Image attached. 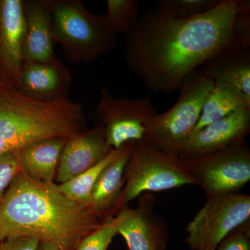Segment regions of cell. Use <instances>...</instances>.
<instances>
[{
  "mask_svg": "<svg viewBox=\"0 0 250 250\" xmlns=\"http://www.w3.org/2000/svg\"><path fill=\"white\" fill-rule=\"evenodd\" d=\"M67 140L63 137L40 140L14 152L21 171L34 180L53 183Z\"/></svg>",
  "mask_w": 250,
  "mask_h": 250,
  "instance_id": "17",
  "label": "cell"
},
{
  "mask_svg": "<svg viewBox=\"0 0 250 250\" xmlns=\"http://www.w3.org/2000/svg\"><path fill=\"white\" fill-rule=\"evenodd\" d=\"M88 129L83 106L70 99L42 103L15 87L0 86V156L40 140Z\"/></svg>",
  "mask_w": 250,
  "mask_h": 250,
  "instance_id": "3",
  "label": "cell"
},
{
  "mask_svg": "<svg viewBox=\"0 0 250 250\" xmlns=\"http://www.w3.org/2000/svg\"><path fill=\"white\" fill-rule=\"evenodd\" d=\"M22 0H0V86L17 85L24 59Z\"/></svg>",
  "mask_w": 250,
  "mask_h": 250,
  "instance_id": "10",
  "label": "cell"
},
{
  "mask_svg": "<svg viewBox=\"0 0 250 250\" xmlns=\"http://www.w3.org/2000/svg\"><path fill=\"white\" fill-rule=\"evenodd\" d=\"M241 0H220L187 19L156 9L141 14L126 34L125 62L153 93L179 90L188 75L233 44V20Z\"/></svg>",
  "mask_w": 250,
  "mask_h": 250,
  "instance_id": "1",
  "label": "cell"
},
{
  "mask_svg": "<svg viewBox=\"0 0 250 250\" xmlns=\"http://www.w3.org/2000/svg\"><path fill=\"white\" fill-rule=\"evenodd\" d=\"M1 240L0 239V243H1Z\"/></svg>",
  "mask_w": 250,
  "mask_h": 250,
  "instance_id": "29",
  "label": "cell"
},
{
  "mask_svg": "<svg viewBox=\"0 0 250 250\" xmlns=\"http://www.w3.org/2000/svg\"><path fill=\"white\" fill-rule=\"evenodd\" d=\"M40 241L29 236L9 237L1 241L0 250H38Z\"/></svg>",
  "mask_w": 250,
  "mask_h": 250,
  "instance_id": "27",
  "label": "cell"
},
{
  "mask_svg": "<svg viewBox=\"0 0 250 250\" xmlns=\"http://www.w3.org/2000/svg\"><path fill=\"white\" fill-rule=\"evenodd\" d=\"M93 210L65 196L58 185L16 176L0 202V239L29 236L75 250L101 225Z\"/></svg>",
  "mask_w": 250,
  "mask_h": 250,
  "instance_id": "2",
  "label": "cell"
},
{
  "mask_svg": "<svg viewBox=\"0 0 250 250\" xmlns=\"http://www.w3.org/2000/svg\"><path fill=\"white\" fill-rule=\"evenodd\" d=\"M21 171L17 158L14 152L0 156V202L11 182Z\"/></svg>",
  "mask_w": 250,
  "mask_h": 250,
  "instance_id": "25",
  "label": "cell"
},
{
  "mask_svg": "<svg viewBox=\"0 0 250 250\" xmlns=\"http://www.w3.org/2000/svg\"><path fill=\"white\" fill-rule=\"evenodd\" d=\"M180 159L208 197L234 193L250 179V152L245 141L218 152Z\"/></svg>",
  "mask_w": 250,
  "mask_h": 250,
  "instance_id": "8",
  "label": "cell"
},
{
  "mask_svg": "<svg viewBox=\"0 0 250 250\" xmlns=\"http://www.w3.org/2000/svg\"><path fill=\"white\" fill-rule=\"evenodd\" d=\"M220 0H158L156 10L178 19H187L205 14L219 4Z\"/></svg>",
  "mask_w": 250,
  "mask_h": 250,
  "instance_id": "22",
  "label": "cell"
},
{
  "mask_svg": "<svg viewBox=\"0 0 250 250\" xmlns=\"http://www.w3.org/2000/svg\"><path fill=\"white\" fill-rule=\"evenodd\" d=\"M136 143L130 141L122 146L116 159L105 167L95 182L88 208L100 218L118 205L124 186L125 169Z\"/></svg>",
  "mask_w": 250,
  "mask_h": 250,
  "instance_id": "18",
  "label": "cell"
},
{
  "mask_svg": "<svg viewBox=\"0 0 250 250\" xmlns=\"http://www.w3.org/2000/svg\"><path fill=\"white\" fill-rule=\"evenodd\" d=\"M125 170V186L117 207H124L143 192L197 185L179 157L161 152L145 140L135 144Z\"/></svg>",
  "mask_w": 250,
  "mask_h": 250,
  "instance_id": "6",
  "label": "cell"
},
{
  "mask_svg": "<svg viewBox=\"0 0 250 250\" xmlns=\"http://www.w3.org/2000/svg\"><path fill=\"white\" fill-rule=\"evenodd\" d=\"M52 20L54 43L72 63H89L117 47L104 15L90 12L81 0H52Z\"/></svg>",
  "mask_w": 250,
  "mask_h": 250,
  "instance_id": "4",
  "label": "cell"
},
{
  "mask_svg": "<svg viewBox=\"0 0 250 250\" xmlns=\"http://www.w3.org/2000/svg\"><path fill=\"white\" fill-rule=\"evenodd\" d=\"M112 149L106 142L103 128L98 125L73 135L62 149L57 180L61 184L75 178L103 161Z\"/></svg>",
  "mask_w": 250,
  "mask_h": 250,
  "instance_id": "13",
  "label": "cell"
},
{
  "mask_svg": "<svg viewBox=\"0 0 250 250\" xmlns=\"http://www.w3.org/2000/svg\"><path fill=\"white\" fill-rule=\"evenodd\" d=\"M157 113L149 98H116L103 88L93 116L103 128L108 146L117 149L130 141H142L146 122Z\"/></svg>",
  "mask_w": 250,
  "mask_h": 250,
  "instance_id": "9",
  "label": "cell"
},
{
  "mask_svg": "<svg viewBox=\"0 0 250 250\" xmlns=\"http://www.w3.org/2000/svg\"><path fill=\"white\" fill-rule=\"evenodd\" d=\"M106 22L115 34L128 32L139 21L141 9L137 0H106Z\"/></svg>",
  "mask_w": 250,
  "mask_h": 250,
  "instance_id": "21",
  "label": "cell"
},
{
  "mask_svg": "<svg viewBox=\"0 0 250 250\" xmlns=\"http://www.w3.org/2000/svg\"><path fill=\"white\" fill-rule=\"evenodd\" d=\"M241 228L225 237L216 250H250L249 236L247 231Z\"/></svg>",
  "mask_w": 250,
  "mask_h": 250,
  "instance_id": "26",
  "label": "cell"
},
{
  "mask_svg": "<svg viewBox=\"0 0 250 250\" xmlns=\"http://www.w3.org/2000/svg\"><path fill=\"white\" fill-rule=\"evenodd\" d=\"M250 129V108H243L192 133L179 159L205 155L245 141Z\"/></svg>",
  "mask_w": 250,
  "mask_h": 250,
  "instance_id": "12",
  "label": "cell"
},
{
  "mask_svg": "<svg viewBox=\"0 0 250 250\" xmlns=\"http://www.w3.org/2000/svg\"><path fill=\"white\" fill-rule=\"evenodd\" d=\"M24 62H47L57 58L52 32V0H22Z\"/></svg>",
  "mask_w": 250,
  "mask_h": 250,
  "instance_id": "14",
  "label": "cell"
},
{
  "mask_svg": "<svg viewBox=\"0 0 250 250\" xmlns=\"http://www.w3.org/2000/svg\"><path fill=\"white\" fill-rule=\"evenodd\" d=\"M119 152L120 148L112 149L111 152L103 161L91 168L65 183L59 184V190L72 201L88 208L90 195L99 175L106 166L116 159Z\"/></svg>",
  "mask_w": 250,
  "mask_h": 250,
  "instance_id": "20",
  "label": "cell"
},
{
  "mask_svg": "<svg viewBox=\"0 0 250 250\" xmlns=\"http://www.w3.org/2000/svg\"><path fill=\"white\" fill-rule=\"evenodd\" d=\"M233 45L250 47V1L241 0L232 27Z\"/></svg>",
  "mask_w": 250,
  "mask_h": 250,
  "instance_id": "24",
  "label": "cell"
},
{
  "mask_svg": "<svg viewBox=\"0 0 250 250\" xmlns=\"http://www.w3.org/2000/svg\"><path fill=\"white\" fill-rule=\"evenodd\" d=\"M250 218L249 195L234 192L208 197L188 225L187 242L192 250H216L225 237Z\"/></svg>",
  "mask_w": 250,
  "mask_h": 250,
  "instance_id": "7",
  "label": "cell"
},
{
  "mask_svg": "<svg viewBox=\"0 0 250 250\" xmlns=\"http://www.w3.org/2000/svg\"><path fill=\"white\" fill-rule=\"evenodd\" d=\"M250 47L229 45L205 62L203 71L214 82L234 87L250 100Z\"/></svg>",
  "mask_w": 250,
  "mask_h": 250,
  "instance_id": "16",
  "label": "cell"
},
{
  "mask_svg": "<svg viewBox=\"0 0 250 250\" xmlns=\"http://www.w3.org/2000/svg\"><path fill=\"white\" fill-rule=\"evenodd\" d=\"M243 108H250V100L239 90L226 83L214 82L205 99L193 133Z\"/></svg>",
  "mask_w": 250,
  "mask_h": 250,
  "instance_id": "19",
  "label": "cell"
},
{
  "mask_svg": "<svg viewBox=\"0 0 250 250\" xmlns=\"http://www.w3.org/2000/svg\"><path fill=\"white\" fill-rule=\"evenodd\" d=\"M149 195L141 199L134 209L123 207L115 217L118 233L124 238L129 250H159V230L151 215Z\"/></svg>",
  "mask_w": 250,
  "mask_h": 250,
  "instance_id": "15",
  "label": "cell"
},
{
  "mask_svg": "<svg viewBox=\"0 0 250 250\" xmlns=\"http://www.w3.org/2000/svg\"><path fill=\"white\" fill-rule=\"evenodd\" d=\"M117 233L116 218L108 216L96 229L87 235L75 250H107Z\"/></svg>",
  "mask_w": 250,
  "mask_h": 250,
  "instance_id": "23",
  "label": "cell"
},
{
  "mask_svg": "<svg viewBox=\"0 0 250 250\" xmlns=\"http://www.w3.org/2000/svg\"><path fill=\"white\" fill-rule=\"evenodd\" d=\"M73 79L58 58L50 62H23L16 88L28 98L52 103L68 98Z\"/></svg>",
  "mask_w": 250,
  "mask_h": 250,
  "instance_id": "11",
  "label": "cell"
},
{
  "mask_svg": "<svg viewBox=\"0 0 250 250\" xmlns=\"http://www.w3.org/2000/svg\"><path fill=\"white\" fill-rule=\"evenodd\" d=\"M213 85L214 82L203 70H195L188 75L173 106L146 122L143 140L161 152L179 157L195 130L205 99Z\"/></svg>",
  "mask_w": 250,
  "mask_h": 250,
  "instance_id": "5",
  "label": "cell"
},
{
  "mask_svg": "<svg viewBox=\"0 0 250 250\" xmlns=\"http://www.w3.org/2000/svg\"><path fill=\"white\" fill-rule=\"evenodd\" d=\"M38 250H62L60 248L54 243L49 242H40Z\"/></svg>",
  "mask_w": 250,
  "mask_h": 250,
  "instance_id": "28",
  "label": "cell"
}]
</instances>
